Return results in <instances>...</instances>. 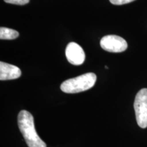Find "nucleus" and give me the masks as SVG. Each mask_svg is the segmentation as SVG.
Wrapping results in <instances>:
<instances>
[{
	"mask_svg": "<svg viewBox=\"0 0 147 147\" xmlns=\"http://www.w3.org/2000/svg\"><path fill=\"white\" fill-rule=\"evenodd\" d=\"M137 123L141 128L147 127V89H142L137 93L134 102Z\"/></svg>",
	"mask_w": 147,
	"mask_h": 147,
	"instance_id": "7ed1b4c3",
	"label": "nucleus"
},
{
	"mask_svg": "<svg viewBox=\"0 0 147 147\" xmlns=\"http://www.w3.org/2000/svg\"><path fill=\"white\" fill-rule=\"evenodd\" d=\"M18 36H19V33L14 29L3 27L0 28V39L1 40H14L17 38Z\"/></svg>",
	"mask_w": 147,
	"mask_h": 147,
	"instance_id": "0eeeda50",
	"label": "nucleus"
},
{
	"mask_svg": "<svg viewBox=\"0 0 147 147\" xmlns=\"http://www.w3.org/2000/svg\"><path fill=\"white\" fill-rule=\"evenodd\" d=\"M97 76L94 73H86L68 79L61 85V91L66 93H77L89 90L95 85Z\"/></svg>",
	"mask_w": 147,
	"mask_h": 147,
	"instance_id": "f03ea898",
	"label": "nucleus"
},
{
	"mask_svg": "<svg viewBox=\"0 0 147 147\" xmlns=\"http://www.w3.org/2000/svg\"><path fill=\"white\" fill-rule=\"evenodd\" d=\"M135 0H110V3H112L114 5H123L126 3H129Z\"/></svg>",
	"mask_w": 147,
	"mask_h": 147,
	"instance_id": "1a4fd4ad",
	"label": "nucleus"
},
{
	"mask_svg": "<svg viewBox=\"0 0 147 147\" xmlns=\"http://www.w3.org/2000/svg\"><path fill=\"white\" fill-rule=\"evenodd\" d=\"M65 55L67 61L74 65H82L85 60V53L82 48L74 42L67 45L65 49Z\"/></svg>",
	"mask_w": 147,
	"mask_h": 147,
	"instance_id": "39448f33",
	"label": "nucleus"
},
{
	"mask_svg": "<svg viewBox=\"0 0 147 147\" xmlns=\"http://www.w3.org/2000/svg\"><path fill=\"white\" fill-rule=\"evenodd\" d=\"M21 76V71L17 66L0 62V80H14Z\"/></svg>",
	"mask_w": 147,
	"mask_h": 147,
	"instance_id": "423d86ee",
	"label": "nucleus"
},
{
	"mask_svg": "<svg viewBox=\"0 0 147 147\" xmlns=\"http://www.w3.org/2000/svg\"><path fill=\"white\" fill-rule=\"evenodd\" d=\"M18 125L29 147H47L36 131L34 119L27 110H21L18 115Z\"/></svg>",
	"mask_w": 147,
	"mask_h": 147,
	"instance_id": "f257e3e1",
	"label": "nucleus"
},
{
	"mask_svg": "<svg viewBox=\"0 0 147 147\" xmlns=\"http://www.w3.org/2000/svg\"><path fill=\"white\" fill-rule=\"evenodd\" d=\"M5 2L16 5H25L29 2V0H4Z\"/></svg>",
	"mask_w": 147,
	"mask_h": 147,
	"instance_id": "6e6552de",
	"label": "nucleus"
},
{
	"mask_svg": "<svg viewBox=\"0 0 147 147\" xmlns=\"http://www.w3.org/2000/svg\"><path fill=\"white\" fill-rule=\"evenodd\" d=\"M100 46L104 50L110 53H121L127 49L126 40L115 35L103 37L100 40Z\"/></svg>",
	"mask_w": 147,
	"mask_h": 147,
	"instance_id": "20e7f679",
	"label": "nucleus"
},
{
	"mask_svg": "<svg viewBox=\"0 0 147 147\" xmlns=\"http://www.w3.org/2000/svg\"><path fill=\"white\" fill-rule=\"evenodd\" d=\"M105 68H106V69H108V66L106 65V66H105Z\"/></svg>",
	"mask_w": 147,
	"mask_h": 147,
	"instance_id": "9d476101",
	"label": "nucleus"
}]
</instances>
